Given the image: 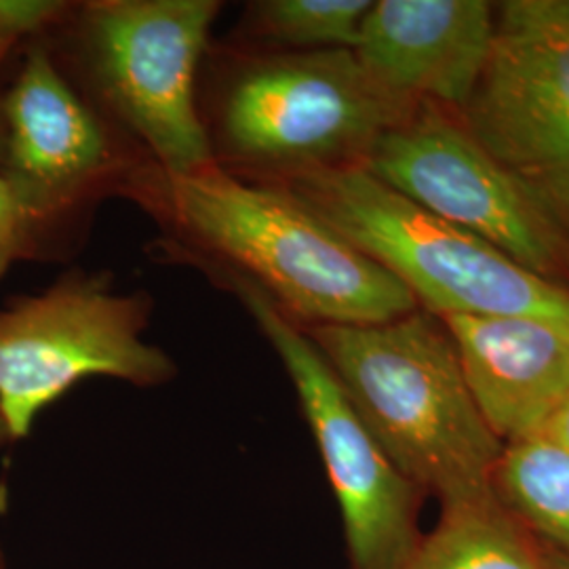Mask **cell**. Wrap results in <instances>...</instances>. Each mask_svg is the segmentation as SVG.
<instances>
[{
    "label": "cell",
    "instance_id": "1",
    "mask_svg": "<svg viewBox=\"0 0 569 569\" xmlns=\"http://www.w3.org/2000/svg\"><path fill=\"white\" fill-rule=\"evenodd\" d=\"M122 182L173 234L176 251L207 272L256 284L298 326H376L420 306L406 284L274 183L244 180L218 163L192 173L146 164Z\"/></svg>",
    "mask_w": 569,
    "mask_h": 569
},
{
    "label": "cell",
    "instance_id": "2",
    "mask_svg": "<svg viewBox=\"0 0 569 569\" xmlns=\"http://www.w3.org/2000/svg\"><path fill=\"white\" fill-rule=\"evenodd\" d=\"M392 465L443 509L496 498L505 443L477 406L448 329L413 310L376 326L305 327Z\"/></svg>",
    "mask_w": 569,
    "mask_h": 569
},
{
    "label": "cell",
    "instance_id": "3",
    "mask_svg": "<svg viewBox=\"0 0 569 569\" xmlns=\"http://www.w3.org/2000/svg\"><path fill=\"white\" fill-rule=\"evenodd\" d=\"M418 103L371 81L350 49L244 56L220 84L209 140L226 171L264 182L363 164Z\"/></svg>",
    "mask_w": 569,
    "mask_h": 569
},
{
    "label": "cell",
    "instance_id": "4",
    "mask_svg": "<svg viewBox=\"0 0 569 569\" xmlns=\"http://www.w3.org/2000/svg\"><path fill=\"white\" fill-rule=\"evenodd\" d=\"M264 182L283 188L382 266L435 317L569 319L568 287L515 264L491 244L409 201L363 164L310 169Z\"/></svg>",
    "mask_w": 569,
    "mask_h": 569
},
{
    "label": "cell",
    "instance_id": "5",
    "mask_svg": "<svg viewBox=\"0 0 569 569\" xmlns=\"http://www.w3.org/2000/svg\"><path fill=\"white\" fill-rule=\"evenodd\" d=\"M220 2L98 0L79 18V58L98 100L148 148L152 164L192 173L216 163L197 74Z\"/></svg>",
    "mask_w": 569,
    "mask_h": 569
},
{
    "label": "cell",
    "instance_id": "6",
    "mask_svg": "<svg viewBox=\"0 0 569 569\" xmlns=\"http://www.w3.org/2000/svg\"><path fill=\"white\" fill-rule=\"evenodd\" d=\"M150 298L121 293L108 274L68 272L39 296L0 310V413L13 441L68 390L89 378L163 387L176 361L142 338Z\"/></svg>",
    "mask_w": 569,
    "mask_h": 569
},
{
    "label": "cell",
    "instance_id": "7",
    "mask_svg": "<svg viewBox=\"0 0 569 569\" xmlns=\"http://www.w3.org/2000/svg\"><path fill=\"white\" fill-rule=\"evenodd\" d=\"M209 274L224 279L283 361L340 505L350 568H399L420 540V489L392 465L305 327L256 284L228 272Z\"/></svg>",
    "mask_w": 569,
    "mask_h": 569
},
{
    "label": "cell",
    "instance_id": "8",
    "mask_svg": "<svg viewBox=\"0 0 569 569\" xmlns=\"http://www.w3.org/2000/svg\"><path fill=\"white\" fill-rule=\"evenodd\" d=\"M363 167L550 283L568 272V237L448 108L418 103L371 146Z\"/></svg>",
    "mask_w": 569,
    "mask_h": 569
},
{
    "label": "cell",
    "instance_id": "9",
    "mask_svg": "<svg viewBox=\"0 0 569 569\" xmlns=\"http://www.w3.org/2000/svg\"><path fill=\"white\" fill-rule=\"evenodd\" d=\"M462 124L569 237V32L498 34Z\"/></svg>",
    "mask_w": 569,
    "mask_h": 569
},
{
    "label": "cell",
    "instance_id": "10",
    "mask_svg": "<svg viewBox=\"0 0 569 569\" xmlns=\"http://www.w3.org/2000/svg\"><path fill=\"white\" fill-rule=\"evenodd\" d=\"M2 173L44 222L77 203L117 169L108 131L61 77L44 49H32L0 102Z\"/></svg>",
    "mask_w": 569,
    "mask_h": 569
},
{
    "label": "cell",
    "instance_id": "11",
    "mask_svg": "<svg viewBox=\"0 0 569 569\" xmlns=\"http://www.w3.org/2000/svg\"><path fill=\"white\" fill-rule=\"evenodd\" d=\"M496 37V9L483 0H380L371 2L350 51L390 96L462 112Z\"/></svg>",
    "mask_w": 569,
    "mask_h": 569
},
{
    "label": "cell",
    "instance_id": "12",
    "mask_svg": "<svg viewBox=\"0 0 569 569\" xmlns=\"http://www.w3.org/2000/svg\"><path fill=\"white\" fill-rule=\"evenodd\" d=\"M468 388L502 443L536 435L569 397V319L536 315L437 317Z\"/></svg>",
    "mask_w": 569,
    "mask_h": 569
},
{
    "label": "cell",
    "instance_id": "13",
    "mask_svg": "<svg viewBox=\"0 0 569 569\" xmlns=\"http://www.w3.org/2000/svg\"><path fill=\"white\" fill-rule=\"evenodd\" d=\"M397 569H555L496 498L443 509Z\"/></svg>",
    "mask_w": 569,
    "mask_h": 569
},
{
    "label": "cell",
    "instance_id": "14",
    "mask_svg": "<svg viewBox=\"0 0 569 569\" xmlns=\"http://www.w3.org/2000/svg\"><path fill=\"white\" fill-rule=\"evenodd\" d=\"M493 489L523 528L569 552V451L540 435L505 443Z\"/></svg>",
    "mask_w": 569,
    "mask_h": 569
},
{
    "label": "cell",
    "instance_id": "15",
    "mask_svg": "<svg viewBox=\"0 0 569 569\" xmlns=\"http://www.w3.org/2000/svg\"><path fill=\"white\" fill-rule=\"evenodd\" d=\"M369 0H264L249 4L247 30L279 51L352 49Z\"/></svg>",
    "mask_w": 569,
    "mask_h": 569
},
{
    "label": "cell",
    "instance_id": "16",
    "mask_svg": "<svg viewBox=\"0 0 569 569\" xmlns=\"http://www.w3.org/2000/svg\"><path fill=\"white\" fill-rule=\"evenodd\" d=\"M42 222L0 171V277L16 260L28 256Z\"/></svg>",
    "mask_w": 569,
    "mask_h": 569
},
{
    "label": "cell",
    "instance_id": "17",
    "mask_svg": "<svg viewBox=\"0 0 569 569\" xmlns=\"http://www.w3.org/2000/svg\"><path fill=\"white\" fill-rule=\"evenodd\" d=\"M498 34H566L569 0H509L496 9Z\"/></svg>",
    "mask_w": 569,
    "mask_h": 569
},
{
    "label": "cell",
    "instance_id": "18",
    "mask_svg": "<svg viewBox=\"0 0 569 569\" xmlns=\"http://www.w3.org/2000/svg\"><path fill=\"white\" fill-rule=\"evenodd\" d=\"M61 2L49 0H0V60L4 53L61 13Z\"/></svg>",
    "mask_w": 569,
    "mask_h": 569
},
{
    "label": "cell",
    "instance_id": "19",
    "mask_svg": "<svg viewBox=\"0 0 569 569\" xmlns=\"http://www.w3.org/2000/svg\"><path fill=\"white\" fill-rule=\"evenodd\" d=\"M536 435H540V437L549 439L550 443L569 451V397L550 413L549 420L540 427Z\"/></svg>",
    "mask_w": 569,
    "mask_h": 569
},
{
    "label": "cell",
    "instance_id": "20",
    "mask_svg": "<svg viewBox=\"0 0 569 569\" xmlns=\"http://www.w3.org/2000/svg\"><path fill=\"white\" fill-rule=\"evenodd\" d=\"M7 443H13V439H11L9 428L4 425V418H2V413H0V448H4Z\"/></svg>",
    "mask_w": 569,
    "mask_h": 569
},
{
    "label": "cell",
    "instance_id": "21",
    "mask_svg": "<svg viewBox=\"0 0 569 569\" xmlns=\"http://www.w3.org/2000/svg\"><path fill=\"white\" fill-rule=\"evenodd\" d=\"M4 157V121H2V108H0V164Z\"/></svg>",
    "mask_w": 569,
    "mask_h": 569
},
{
    "label": "cell",
    "instance_id": "22",
    "mask_svg": "<svg viewBox=\"0 0 569 569\" xmlns=\"http://www.w3.org/2000/svg\"><path fill=\"white\" fill-rule=\"evenodd\" d=\"M0 569H9V563H7V552L2 549V545H0Z\"/></svg>",
    "mask_w": 569,
    "mask_h": 569
}]
</instances>
